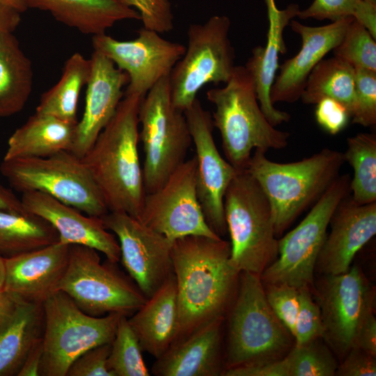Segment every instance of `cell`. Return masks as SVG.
I'll return each mask as SVG.
<instances>
[{"mask_svg": "<svg viewBox=\"0 0 376 376\" xmlns=\"http://www.w3.org/2000/svg\"><path fill=\"white\" fill-rule=\"evenodd\" d=\"M171 256L179 308L177 341L210 322L226 318L240 272L230 263V243L222 237L178 238L173 242Z\"/></svg>", "mask_w": 376, "mask_h": 376, "instance_id": "6da1fadb", "label": "cell"}, {"mask_svg": "<svg viewBox=\"0 0 376 376\" xmlns=\"http://www.w3.org/2000/svg\"><path fill=\"white\" fill-rule=\"evenodd\" d=\"M143 97L124 93L114 116L81 158L109 212H125L138 220L146 196L138 150Z\"/></svg>", "mask_w": 376, "mask_h": 376, "instance_id": "7a4b0ae2", "label": "cell"}, {"mask_svg": "<svg viewBox=\"0 0 376 376\" xmlns=\"http://www.w3.org/2000/svg\"><path fill=\"white\" fill-rule=\"evenodd\" d=\"M255 150L246 171L258 182L270 204L277 237L324 193L345 162L343 152L324 148L301 160L278 163Z\"/></svg>", "mask_w": 376, "mask_h": 376, "instance_id": "3957f363", "label": "cell"}, {"mask_svg": "<svg viewBox=\"0 0 376 376\" xmlns=\"http://www.w3.org/2000/svg\"><path fill=\"white\" fill-rule=\"evenodd\" d=\"M214 105V127L220 133L226 160L237 171H245L252 152L281 150L290 134L275 128L260 109L251 76L244 66H235L222 88L207 92Z\"/></svg>", "mask_w": 376, "mask_h": 376, "instance_id": "277c9868", "label": "cell"}, {"mask_svg": "<svg viewBox=\"0 0 376 376\" xmlns=\"http://www.w3.org/2000/svg\"><path fill=\"white\" fill-rule=\"evenodd\" d=\"M225 320V370L283 358L295 345L293 336L269 306L260 275L240 273Z\"/></svg>", "mask_w": 376, "mask_h": 376, "instance_id": "5b68a950", "label": "cell"}, {"mask_svg": "<svg viewBox=\"0 0 376 376\" xmlns=\"http://www.w3.org/2000/svg\"><path fill=\"white\" fill-rule=\"evenodd\" d=\"M224 206L231 264L240 273L260 276L278 256L279 238L268 199L258 182L242 171L230 183Z\"/></svg>", "mask_w": 376, "mask_h": 376, "instance_id": "8992f818", "label": "cell"}, {"mask_svg": "<svg viewBox=\"0 0 376 376\" xmlns=\"http://www.w3.org/2000/svg\"><path fill=\"white\" fill-rule=\"evenodd\" d=\"M0 171L22 193L42 192L90 216L102 217L109 212L81 158L69 150L46 157L3 159Z\"/></svg>", "mask_w": 376, "mask_h": 376, "instance_id": "52a82bcc", "label": "cell"}, {"mask_svg": "<svg viewBox=\"0 0 376 376\" xmlns=\"http://www.w3.org/2000/svg\"><path fill=\"white\" fill-rule=\"evenodd\" d=\"M139 139L146 194L160 188L186 159L192 142L183 111L171 101L169 75L161 79L142 100L139 111Z\"/></svg>", "mask_w": 376, "mask_h": 376, "instance_id": "ba28073f", "label": "cell"}, {"mask_svg": "<svg viewBox=\"0 0 376 376\" xmlns=\"http://www.w3.org/2000/svg\"><path fill=\"white\" fill-rule=\"evenodd\" d=\"M117 263L108 259L102 263L93 248L70 244L68 266L58 291L66 293L89 315L118 313L130 317L147 298Z\"/></svg>", "mask_w": 376, "mask_h": 376, "instance_id": "9c48e42d", "label": "cell"}, {"mask_svg": "<svg viewBox=\"0 0 376 376\" xmlns=\"http://www.w3.org/2000/svg\"><path fill=\"white\" fill-rule=\"evenodd\" d=\"M43 308L42 376H66L70 365L84 352L111 343L123 315H89L60 290L43 303Z\"/></svg>", "mask_w": 376, "mask_h": 376, "instance_id": "30bf717a", "label": "cell"}, {"mask_svg": "<svg viewBox=\"0 0 376 376\" xmlns=\"http://www.w3.org/2000/svg\"><path fill=\"white\" fill-rule=\"evenodd\" d=\"M230 20L213 15L207 21L189 25L187 46L169 75L173 106L185 111L206 84H226L234 70L235 50L229 38Z\"/></svg>", "mask_w": 376, "mask_h": 376, "instance_id": "8fae6325", "label": "cell"}, {"mask_svg": "<svg viewBox=\"0 0 376 376\" xmlns=\"http://www.w3.org/2000/svg\"><path fill=\"white\" fill-rule=\"evenodd\" d=\"M349 174L338 175L312 206L304 219L278 239V256L260 274L263 283L312 288L315 265L331 217L350 194Z\"/></svg>", "mask_w": 376, "mask_h": 376, "instance_id": "7c38bea8", "label": "cell"}, {"mask_svg": "<svg viewBox=\"0 0 376 376\" xmlns=\"http://www.w3.org/2000/svg\"><path fill=\"white\" fill-rule=\"evenodd\" d=\"M323 324L322 339L342 359L355 345L363 320L374 311L375 290L357 265L321 275L312 286Z\"/></svg>", "mask_w": 376, "mask_h": 376, "instance_id": "4fadbf2b", "label": "cell"}, {"mask_svg": "<svg viewBox=\"0 0 376 376\" xmlns=\"http://www.w3.org/2000/svg\"><path fill=\"white\" fill-rule=\"evenodd\" d=\"M196 171L194 155L160 188L146 194L139 221L171 241L188 235L220 238L206 222L197 196Z\"/></svg>", "mask_w": 376, "mask_h": 376, "instance_id": "5bb4252c", "label": "cell"}, {"mask_svg": "<svg viewBox=\"0 0 376 376\" xmlns=\"http://www.w3.org/2000/svg\"><path fill=\"white\" fill-rule=\"evenodd\" d=\"M130 40H118L105 33L92 36L93 51L109 58L128 76L125 94L145 97L161 79L170 75L185 46L168 40L144 27Z\"/></svg>", "mask_w": 376, "mask_h": 376, "instance_id": "9a60e30c", "label": "cell"}, {"mask_svg": "<svg viewBox=\"0 0 376 376\" xmlns=\"http://www.w3.org/2000/svg\"><path fill=\"white\" fill-rule=\"evenodd\" d=\"M101 219L118 238L120 261L148 299L173 272V241L125 212H108Z\"/></svg>", "mask_w": 376, "mask_h": 376, "instance_id": "2e32d148", "label": "cell"}, {"mask_svg": "<svg viewBox=\"0 0 376 376\" xmlns=\"http://www.w3.org/2000/svg\"><path fill=\"white\" fill-rule=\"evenodd\" d=\"M194 144L197 196L206 222L219 237L227 233L224 201L237 171L219 153L213 138V121L196 98L184 111Z\"/></svg>", "mask_w": 376, "mask_h": 376, "instance_id": "e0dca14e", "label": "cell"}, {"mask_svg": "<svg viewBox=\"0 0 376 376\" xmlns=\"http://www.w3.org/2000/svg\"><path fill=\"white\" fill-rule=\"evenodd\" d=\"M82 118L76 125L70 152L82 158L114 116L128 76L104 55L93 51Z\"/></svg>", "mask_w": 376, "mask_h": 376, "instance_id": "ac0fdd59", "label": "cell"}, {"mask_svg": "<svg viewBox=\"0 0 376 376\" xmlns=\"http://www.w3.org/2000/svg\"><path fill=\"white\" fill-rule=\"evenodd\" d=\"M315 265L320 275L346 272L356 254L376 234V202L355 203L350 194L334 212Z\"/></svg>", "mask_w": 376, "mask_h": 376, "instance_id": "d6986e66", "label": "cell"}, {"mask_svg": "<svg viewBox=\"0 0 376 376\" xmlns=\"http://www.w3.org/2000/svg\"><path fill=\"white\" fill-rule=\"evenodd\" d=\"M24 210L49 222L57 231L59 242L79 244L100 251L111 262L118 263V241L107 230L101 217L84 215L80 210L38 191L22 193Z\"/></svg>", "mask_w": 376, "mask_h": 376, "instance_id": "ffe728a7", "label": "cell"}, {"mask_svg": "<svg viewBox=\"0 0 376 376\" xmlns=\"http://www.w3.org/2000/svg\"><path fill=\"white\" fill-rule=\"evenodd\" d=\"M70 245L59 241L5 258L3 290L18 301L42 304L58 291L69 259Z\"/></svg>", "mask_w": 376, "mask_h": 376, "instance_id": "44dd1931", "label": "cell"}, {"mask_svg": "<svg viewBox=\"0 0 376 376\" xmlns=\"http://www.w3.org/2000/svg\"><path fill=\"white\" fill-rule=\"evenodd\" d=\"M353 17H347L321 26H306L291 20L292 30L301 39V47L292 58L279 68L280 72L272 84L270 97L277 102H294L303 93L307 79L324 56L341 41Z\"/></svg>", "mask_w": 376, "mask_h": 376, "instance_id": "7402d4cb", "label": "cell"}, {"mask_svg": "<svg viewBox=\"0 0 376 376\" xmlns=\"http://www.w3.org/2000/svg\"><path fill=\"white\" fill-rule=\"evenodd\" d=\"M225 319L210 322L174 342L153 363L156 376H218L225 370L223 326Z\"/></svg>", "mask_w": 376, "mask_h": 376, "instance_id": "603a6c76", "label": "cell"}, {"mask_svg": "<svg viewBox=\"0 0 376 376\" xmlns=\"http://www.w3.org/2000/svg\"><path fill=\"white\" fill-rule=\"evenodd\" d=\"M267 6L269 29L265 46H256L251 52L245 68L253 79L260 107L268 121L274 127L290 119V115L276 109L270 97V92L279 69V56L285 54L287 48L283 39L284 29L299 11L297 4H290L284 10H279L274 0H265Z\"/></svg>", "mask_w": 376, "mask_h": 376, "instance_id": "cb8c5ba5", "label": "cell"}, {"mask_svg": "<svg viewBox=\"0 0 376 376\" xmlns=\"http://www.w3.org/2000/svg\"><path fill=\"white\" fill-rule=\"evenodd\" d=\"M127 320L142 351L157 359L170 347L179 331V308L173 272L134 313L127 317Z\"/></svg>", "mask_w": 376, "mask_h": 376, "instance_id": "d4e9b609", "label": "cell"}, {"mask_svg": "<svg viewBox=\"0 0 376 376\" xmlns=\"http://www.w3.org/2000/svg\"><path fill=\"white\" fill-rule=\"evenodd\" d=\"M28 8L49 12L57 21L92 36L116 23L141 20L139 13L121 0H26Z\"/></svg>", "mask_w": 376, "mask_h": 376, "instance_id": "484cf974", "label": "cell"}, {"mask_svg": "<svg viewBox=\"0 0 376 376\" xmlns=\"http://www.w3.org/2000/svg\"><path fill=\"white\" fill-rule=\"evenodd\" d=\"M77 123L36 112L9 137L3 159L46 157L70 151Z\"/></svg>", "mask_w": 376, "mask_h": 376, "instance_id": "4316f807", "label": "cell"}, {"mask_svg": "<svg viewBox=\"0 0 376 376\" xmlns=\"http://www.w3.org/2000/svg\"><path fill=\"white\" fill-rule=\"evenodd\" d=\"M44 327L43 304L19 301L0 332V376L17 375L28 354L42 338Z\"/></svg>", "mask_w": 376, "mask_h": 376, "instance_id": "83f0119b", "label": "cell"}, {"mask_svg": "<svg viewBox=\"0 0 376 376\" xmlns=\"http://www.w3.org/2000/svg\"><path fill=\"white\" fill-rule=\"evenodd\" d=\"M30 59L20 47L13 33L0 34V118L20 111L33 87Z\"/></svg>", "mask_w": 376, "mask_h": 376, "instance_id": "f1b7e54d", "label": "cell"}, {"mask_svg": "<svg viewBox=\"0 0 376 376\" xmlns=\"http://www.w3.org/2000/svg\"><path fill=\"white\" fill-rule=\"evenodd\" d=\"M300 98L306 104L334 99L347 109L352 118L356 109L354 68L336 56L321 60L310 73Z\"/></svg>", "mask_w": 376, "mask_h": 376, "instance_id": "f546056e", "label": "cell"}, {"mask_svg": "<svg viewBox=\"0 0 376 376\" xmlns=\"http://www.w3.org/2000/svg\"><path fill=\"white\" fill-rule=\"evenodd\" d=\"M58 241L55 228L39 216L28 212L0 210V255L4 258Z\"/></svg>", "mask_w": 376, "mask_h": 376, "instance_id": "4dcf8cb0", "label": "cell"}, {"mask_svg": "<svg viewBox=\"0 0 376 376\" xmlns=\"http://www.w3.org/2000/svg\"><path fill=\"white\" fill-rule=\"evenodd\" d=\"M91 71L90 59L77 52L65 62L59 81L44 93L36 112L77 123V103Z\"/></svg>", "mask_w": 376, "mask_h": 376, "instance_id": "1f68e13d", "label": "cell"}, {"mask_svg": "<svg viewBox=\"0 0 376 376\" xmlns=\"http://www.w3.org/2000/svg\"><path fill=\"white\" fill-rule=\"evenodd\" d=\"M343 153L354 171L350 189L352 200L360 205L376 202V134L359 133L347 140Z\"/></svg>", "mask_w": 376, "mask_h": 376, "instance_id": "d6a6232c", "label": "cell"}, {"mask_svg": "<svg viewBox=\"0 0 376 376\" xmlns=\"http://www.w3.org/2000/svg\"><path fill=\"white\" fill-rule=\"evenodd\" d=\"M142 352L127 317L123 315L111 342L107 361L108 368L113 376H150Z\"/></svg>", "mask_w": 376, "mask_h": 376, "instance_id": "836d02e7", "label": "cell"}, {"mask_svg": "<svg viewBox=\"0 0 376 376\" xmlns=\"http://www.w3.org/2000/svg\"><path fill=\"white\" fill-rule=\"evenodd\" d=\"M318 338L294 345L285 356L288 376H334L338 366L329 347Z\"/></svg>", "mask_w": 376, "mask_h": 376, "instance_id": "e575fe53", "label": "cell"}, {"mask_svg": "<svg viewBox=\"0 0 376 376\" xmlns=\"http://www.w3.org/2000/svg\"><path fill=\"white\" fill-rule=\"evenodd\" d=\"M336 56L351 65L376 71V42L368 29L353 18L343 39L333 49Z\"/></svg>", "mask_w": 376, "mask_h": 376, "instance_id": "d590c367", "label": "cell"}, {"mask_svg": "<svg viewBox=\"0 0 376 376\" xmlns=\"http://www.w3.org/2000/svg\"><path fill=\"white\" fill-rule=\"evenodd\" d=\"M375 7L376 5L364 0H314L307 8L299 10L297 16L301 19H327L332 22L353 17L362 23Z\"/></svg>", "mask_w": 376, "mask_h": 376, "instance_id": "8d00e7d4", "label": "cell"}, {"mask_svg": "<svg viewBox=\"0 0 376 376\" xmlns=\"http://www.w3.org/2000/svg\"><path fill=\"white\" fill-rule=\"evenodd\" d=\"M355 70L356 109L352 123L363 127L376 124V71L357 68Z\"/></svg>", "mask_w": 376, "mask_h": 376, "instance_id": "74e56055", "label": "cell"}, {"mask_svg": "<svg viewBox=\"0 0 376 376\" xmlns=\"http://www.w3.org/2000/svg\"><path fill=\"white\" fill-rule=\"evenodd\" d=\"M311 288H299V305L295 322L294 340L301 345L322 338L323 324L320 307L313 299Z\"/></svg>", "mask_w": 376, "mask_h": 376, "instance_id": "f35d334b", "label": "cell"}, {"mask_svg": "<svg viewBox=\"0 0 376 376\" xmlns=\"http://www.w3.org/2000/svg\"><path fill=\"white\" fill-rule=\"evenodd\" d=\"M263 284L269 306L293 336L299 305V290L285 283Z\"/></svg>", "mask_w": 376, "mask_h": 376, "instance_id": "ab89813d", "label": "cell"}, {"mask_svg": "<svg viewBox=\"0 0 376 376\" xmlns=\"http://www.w3.org/2000/svg\"><path fill=\"white\" fill-rule=\"evenodd\" d=\"M136 10L143 27L159 33H167L174 27L171 0H121Z\"/></svg>", "mask_w": 376, "mask_h": 376, "instance_id": "60d3db41", "label": "cell"}, {"mask_svg": "<svg viewBox=\"0 0 376 376\" xmlns=\"http://www.w3.org/2000/svg\"><path fill=\"white\" fill-rule=\"evenodd\" d=\"M111 345L102 344L84 352L70 365L66 376H113L107 366Z\"/></svg>", "mask_w": 376, "mask_h": 376, "instance_id": "b9f144b4", "label": "cell"}, {"mask_svg": "<svg viewBox=\"0 0 376 376\" xmlns=\"http://www.w3.org/2000/svg\"><path fill=\"white\" fill-rule=\"evenodd\" d=\"M316 104V120L327 132L336 134L345 127L350 115L341 103L331 98H324Z\"/></svg>", "mask_w": 376, "mask_h": 376, "instance_id": "7bdbcfd3", "label": "cell"}, {"mask_svg": "<svg viewBox=\"0 0 376 376\" xmlns=\"http://www.w3.org/2000/svg\"><path fill=\"white\" fill-rule=\"evenodd\" d=\"M376 357L361 348L352 347L338 366L335 375L375 376Z\"/></svg>", "mask_w": 376, "mask_h": 376, "instance_id": "ee69618b", "label": "cell"}, {"mask_svg": "<svg viewBox=\"0 0 376 376\" xmlns=\"http://www.w3.org/2000/svg\"><path fill=\"white\" fill-rule=\"evenodd\" d=\"M225 376H288L285 357L279 359L265 360L226 369Z\"/></svg>", "mask_w": 376, "mask_h": 376, "instance_id": "f6af8a7d", "label": "cell"}, {"mask_svg": "<svg viewBox=\"0 0 376 376\" xmlns=\"http://www.w3.org/2000/svg\"><path fill=\"white\" fill-rule=\"evenodd\" d=\"M354 346L376 357V318L373 312L367 315L360 327Z\"/></svg>", "mask_w": 376, "mask_h": 376, "instance_id": "bcb514c9", "label": "cell"}, {"mask_svg": "<svg viewBox=\"0 0 376 376\" xmlns=\"http://www.w3.org/2000/svg\"><path fill=\"white\" fill-rule=\"evenodd\" d=\"M42 338L32 347L28 354L18 376H39L42 358Z\"/></svg>", "mask_w": 376, "mask_h": 376, "instance_id": "7dc6e473", "label": "cell"}, {"mask_svg": "<svg viewBox=\"0 0 376 376\" xmlns=\"http://www.w3.org/2000/svg\"><path fill=\"white\" fill-rule=\"evenodd\" d=\"M21 21V13L15 8L0 3V34L13 33Z\"/></svg>", "mask_w": 376, "mask_h": 376, "instance_id": "c3c4849f", "label": "cell"}, {"mask_svg": "<svg viewBox=\"0 0 376 376\" xmlns=\"http://www.w3.org/2000/svg\"><path fill=\"white\" fill-rule=\"evenodd\" d=\"M19 301L4 290H0V332L12 319Z\"/></svg>", "mask_w": 376, "mask_h": 376, "instance_id": "681fc988", "label": "cell"}, {"mask_svg": "<svg viewBox=\"0 0 376 376\" xmlns=\"http://www.w3.org/2000/svg\"><path fill=\"white\" fill-rule=\"evenodd\" d=\"M0 210L24 212H26L22 202L13 192L0 185Z\"/></svg>", "mask_w": 376, "mask_h": 376, "instance_id": "f907efd6", "label": "cell"}, {"mask_svg": "<svg viewBox=\"0 0 376 376\" xmlns=\"http://www.w3.org/2000/svg\"><path fill=\"white\" fill-rule=\"evenodd\" d=\"M0 3L9 6L21 13L28 9L26 0H0Z\"/></svg>", "mask_w": 376, "mask_h": 376, "instance_id": "816d5d0a", "label": "cell"}, {"mask_svg": "<svg viewBox=\"0 0 376 376\" xmlns=\"http://www.w3.org/2000/svg\"><path fill=\"white\" fill-rule=\"evenodd\" d=\"M6 276L5 258L0 255V290H3Z\"/></svg>", "mask_w": 376, "mask_h": 376, "instance_id": "f5cc1de1", "label": "cell"}, {"mask_svg": "<svg viewBox=\"0 0 376 376\" xmlns=\"http://www.w3.org/2000/svg\"><path fill=\"white\" fill-rule=\"evenodd\" d=\"M364 1L369 2L370 3H373L374 5H376V0H364Z\"/></svg>", "mask_w": 376, "mask_h": 376, "instance_id": "db71d44e", "label": "cell"}]
</instances>
